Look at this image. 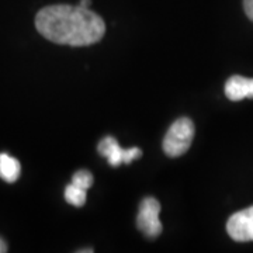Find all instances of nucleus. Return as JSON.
I'll use <instances>...</instances> for the list:
<instances>
[{
    "mask_svg": "<svg viewBox=\"0 0 253 253\" xmlns=\"http://www.w3.org/2000/svg\"><path fill=\"white\" fill-rule=\"evenodd\" d=\"M90 3H91V0H81L79 6H82V7H86V9H89Z\"/></svg>",
    "mask_w": 253,
    "mask_h": 253,
    "instance_id": "f8f14e48",
    "label": "nucleus"
},
{
    "mask_svg": "<svg viewBox=\"0 0 253 253\" xmlns=\"http://www.w3.org/2000/svg\"><path fill=\"white\" fill-rule=\"evenodd\" d=\"M194 138V124L187 117L179 118L172 124L163 138V151L170 158H179L189 151Z\"/></svg>",
    "mask_w": 253,
    "mask_h": 253,
    "instance_id": "f03ea898",
    "label": "nucleus"
},
{
    "mask_svg": "<svg viewBox=\"0 0 253 253\" xmlns=\"http://www.w3.org/2000/svg\"><path fill=\"white\" fill-rule=\"evenodd\" d=\"M21 166L17 159L7 154H0V177L7 183H14L20 177Z\"/></svg>",
    "mask_w": 253,
    "mask_h": 253,
    "instance_id": "0eeeda50",
    "label": "nucleus"
},
{
    "mask_svg": "<svg viewBox=\"0 0 253 253\" xmlns=\"http://www.w3.org/2000/svg\"><path fill=\"white\" fill-rule=\"evenodd\" d=\"M244 9L246 16L253 21V0H244Z\"/></svg>",
    "mask_w": 253,
    "mask_h": 253,
    "instance_id": "9d476101",
    "label": "nucleus"
},
{
    "mask_svg": "<svg viewBox=\"0 0 253 253\" xmlns=\"http://www.w3.org/2000/svg\"><path fill=\"white\" fill-rule=\"evenodd\" d=\"M225 96L231 101L253 99V79L235 75L225 83Z\"/></svg>",
    "mask_w": 253,
    "mask_h": 253,
    "instance_id": "423d86ee",
    "label": "nucleus"
},
{
    "mask_svg": "<svg viewBox=\"0 0 253 253\" xmlns=\"http://www.w3.org/2000/svg\"><path fill=\"white\" fill-rule=\"evenodd\" d=\"M65 200L75 207H82L86 203V190L81 189L75 184H69L65 189Z\"/></svg>",
    "mask_w": 253,
    "mask_h": 253,
    "instance_id": "6e6552de",
    "label": "nucleus"
},
{
    "mask_svg": "<svg viewBox=\"0 0 253 253\" xmlns=\"http://www.w3.org/2000/svg\"><path fill=\"white\" fill-rule=\"evenodd\" d=\"M159 212H161V204L158 200L152 197H146L142 200L136 217V226L148 238H156L162 232V222L159 219Z\"/></svg>",
    "mask_w": 253,
    "mask_h": 253,
    "instance_id": "7ed1b4c3",
    "label": "nucleus"
},
{
    "mask_svg": "<svg viewBox=\"0 0 253 253\" xmlns=\"http://www.w3.org/2000/svg\"><path fill=\"white\" fill-rule=\"evenodd\" d=\"M7 251V245H6V242L0 238V253L6 252Z\"/></svg>",
    "mask_w": 253,
    "mask_h": 253,
    "instance_id": "9b49d317",
    "label": "nucleus"
},
{
    "mask_svg": "<svg viewBox=\"0 0 253 253\" xmlns=\"http://www.w3.org/2000/svg\"><path fill=\"white\" fill-rule=\"evenodd\" d=\"M72 184L83 190H89L93 184V174L89 170H78L73 174Z\"/></svg>",
    "mask_w": 253,
    "mask_h": 253,
    "instance_id": "1a4fd4ad",
    "label": "nucleus"
},
{
    "mask_svg": "<svg viewBox=\"0 0 253 253\" xmlns=\"http://www.w3.org/2000/svg\"><path fill=\"white\" fill-rule=\"evenodd\" d=\"M226 231L236 242L253 241V206L235 212L226 222Z\"/></svg>",
    "mask_w": 253,
    "mask_h": 253,
    "instance_id": "39448f33",
    "label": "nucleus"
},
{
    "mask_svg": "<svg viewBox=\"0 0 253 253\" xmlns=\"http://www.w3.org/2000/svg\"><path fill=\"white\" fill-rule=\"evenodd\" d=\"M38 33L55 44L86 46L99 42L106 33L103 18L82 6L55 4L38 11Z\"/></svg>",
    "mask_w": 253,
    "mask_h": 253,
    "instance_id": "f257e3e1",
    "label": "nucleus"
},
{
    "mask_svg": "<svg viewBox=\"0 0 253 253\" xmlns=\"http://www.w3.org/2000/svg\"><path fill=\"white\" fill-rule=\"evenodd\" d=\"M99 154L107 158V162L110 166L117 168L121 163H131L132 161H135L138 158L142 156V151L139 148H129V149H123L118 145L117 139L113 136H106L101 142L99 144Z\"/></svg>",
    "mask_w": 253,
    "mask_h": 253,
    "instance_id": "20e7f679",
    "label": "nucleus"
}]
</instances>
